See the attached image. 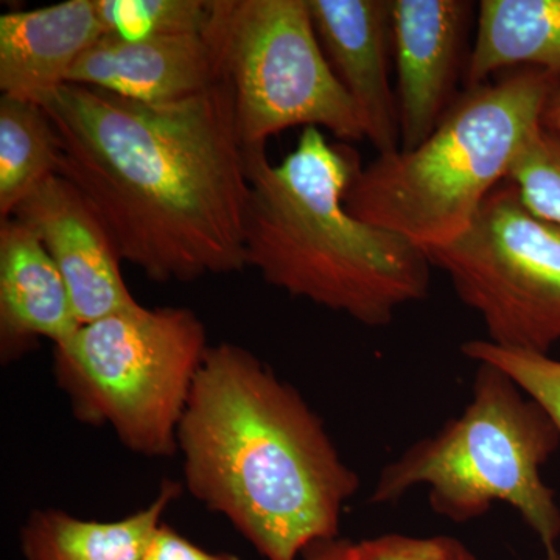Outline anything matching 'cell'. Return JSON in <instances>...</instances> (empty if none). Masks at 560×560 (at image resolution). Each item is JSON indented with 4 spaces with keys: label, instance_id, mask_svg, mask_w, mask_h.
Listing matches in <instances>:
<instances>
[{
    "label": "cell",
    "instance_id": "19",
    "mask_svg": "<svg viewBox=\"0 0 560 560\" xmlns=\"http://www.w3.org/2000/svg\"><path fill=\"white\" fill-rule=\"evenodd\" d=\"M467 359L499 368L547 412L560 434V361L548 353L500 348L488 340H471L460 346Z\"/></svg>",
    "mask_w": 560,
    "mask_h": 560
},
{
    "label": "cell",
    "instance_id": "3",
    "mask_svg": "<svg viewBox=\"0 0 560 560\" xmlns=\"http://www.w3.org/2000/svg\"><path fill=\"white\" fill-rule=\"evenodd\" d=\"M245 158L246 267L265 282L368 327L388 326L399 308L429 294V256L346 209L361 167L350 147L308 127L278 165L267 147H245Z\"/></svg>",
    "mask_w": 560,
    "mask_h": 560
},
{
    "label": "cell",
    "instance_id": "4",
    "mask_svg": "<svg viewBox=\"0 0 560 560\" xmlns=\"http://www.w3.org/2000/svg\"><path fill=\"white\" fill-rule=\"evenodd\" d=\"M556 80L545 70L521 68L467 90L425 142L360 167L346 209L427 256L451 245L540 131Z\"/></svg>",
    "mask_w": 560,
    "mask_h": 560
},
{
    "label": "cell",
    "instance_id": "6",
    "mask_svg": "<svg viewBox=\"0 0 560 560\" xmlns=\"http://www.w3.org/2000/svg\"><path fill=\"white\" fill-rule=\"evenodd\" d=\"M208 349L190 308L138 304L81 324L55 346V381L81 423L110 427L136 455L171 458Z\"/></svg>",
    "mask_w": 560,
    "mask_h": 560
},
{
    "label": "cell",
    "instance_id": "14",
    "mask_svg": "<svg viewBox=\"0 0 560 560\" xmlns=\"http://www.w3.org/2000/svg\"><path fill=\"white\" fill-rule=\"evenodd\" d=\"M0 359L31 352L39 338L62 345L80 329L68 285L43 243L13 217L0 220Z\"/></svg>",
    "mask_w": 560,
    "mask_h": 560
},
{
    "label": "cell",
    "instance_id": "12",
    "mask_svg": "<svg viewBox=\"0 0 560 560\" xmlns=\"http://www.w3.org/2000/svg\"><path fill=\"white\" fill-rule=\"evenodd\" d=\"M220 80L215 51L201 33L127 39L106 32L70 70L68 83L167 105L195 97Z\"/></svg>",
    "mask_w": 560,
    "mask_h": 560
},
{
    "label": "cell",
    "instance_id": "23",
    "mask_svg": "<svg viewBox=\"0 0 560 560\" xmlns=\"http://www.w3.org/2000/svg\"><path fill=\"white\" fill-rule=\"evenodd\" d=\"M353 544L348 539L319 541L304 552L305 560H352Z\"/></svg>",
    "mask_w": 560,
    "mask_h": 560
},
{
    "label": "cell",
    "instance_id": "9",
    "mask_svg": "<svg viewBox=\"0 0 560 560\" xmlns=\"http://www.w3.org/2000/svg\"><path fill=\"white\" fill-rule=\"evenodd\" d=\"M11 217L28 228L49 253L65 278L80 324L139 304L125 283L120 257L102 221L68 179L49 176Z\"/></svg>",
    "mask_w": 560,
    "mask_h": 560
},
{
    "label": "cell",
    "instance_id": "17",
    "mask_svg": "<svg viewBox=\"0 0 560 560\" xmlns=\"http://www.w3.org/2000/svg\"><path fill=\"white\" fill-rule=\"evenodd\" d=\"M60 149L38 103L0 97V217L9 220L35 187L57 175Z\"/></svg>",
    "mask_w": 560,
    "mask_h": 560
},
{
    "label": "cell",
    "instance_id": "18",
    "mask_svg": "<svg viewBox=\"0 0 560 560\" xmlns=\"http://www.w3.org/2000/svg\"><path fill=\"white\" fill-rule=\"evenodd\" d=\"M106 32L138 39L208 31L215 0H95Z\"/></svg>",
    "mask_w": 560,
    "mask_h": 560
},
{
    "label": "cell",
    "instance_id": "2",
    "mask_svg": "<svg viewBox=\"0 0 560 560\" xmlns=\"http://www.w3.org/2000/svg\"><path fill=\"white\" fill-rule=\"evenodd\" d=\"M176 441L190 495L267 560L338 539L360 489L304 397L232 342L209 346Z\"/></svg>",
    "mask_w": 560,
    "mask_h": 560
},
{
    "label": "cell",
    "instance_id": "22",
    "mask_svg": "<svg viewBox=\"0 0 560 560\" xmlns=\"http://www.w3.org/2000/svg\"><path fill=\"white\" fill-rule=\"evenodd\" d=\"M145 560H241L234 555H213L162 523L151 540Z\"/></svg>",
    "mask_w": 560,
    "mask_h": 560
},
{
    "label": "cell",
    "instance_id": "24",
    "mask_svg": "<svg viewBox=\"0 0 560 560\" xmlns=\"http://www.w3.org/2000/svg\"><path fill=\"white\" fill-rule=\"evenodd\" d=\"M540 121L541 128L560 136V79L556 80L555 86L548 95Z\"/></svg>",
    "mask_w": 560,
    "mask_h": 560
},
{
    "label": "cell",
    "instance_id": "10",
    "mask_svg": "<svg viewBox=\"0 0 560 560\" xmlns=\"http://www.w3.org/2000/svg\"><path fill=\"white\" fill-rule=\"evenodd\" d=\"M471 11L466 0H393L400 150L425 142L455 105Z\"/></svg>",
    "mask_w": 560,
    "mask_h": 560
},
{
    "label": "cell",
    "instance_id": "21",
    "mask_svg": "<svg viewBox=\"0 0 560 560\" xmlns=\"http://www.w3.org/2000/svg\"><path fill=\"white\" fill-rule=\"evenodd\" d=\"M352 560H478L458 539L383 534L353 544Z\"/></svg>",
    "mask_w": 560,
    "mask_h": 560
},
{
    "label": "cell",
    "instance_id": "1",
    "mask_svg": "<svg viewBox=\"0 0 560 560\" xmlns=\"http://www.w3.org/2000/svg\"><path fill=\"white\" fill-rule=\"evenodd\" d=\"M40 106L57 132V175L90 202L121 261L156 283L248 268L250 186L223 75L167 105L68 83Z\"/></svg>",
    "mask_w": 560,
    "mask_h": 560
},
{
    "label": "cell",
    "instance_id": "11",
    "mask_svg": "<svg viewBox=\"0 0 560 560\" xmlns=\"http://www.w3.org/2000/svg\"><path fill=\"white\" fill-rule=\"evenodd\" d=\"M313 25L335 77L359 113L364 138L378 154L400 150L397 95L389 84L393 0H307Z\"/></svg>",
    "mask_w": 560,
    "mask_h": 560
},
{
    "label": "cell",
    "instance_id": "5",
    "mask_svg": "<svg viewBox=\"0 0 560 560\" xmlns=\"http://www.w3.org/2000/svg\"><path fill=\"white\" fill-rule=\"evenodd\" d=\"M559 444L547 412L499 368L478 363L463 415L388 464L370 501L396 503L425 486L431 510L455 523L475 521L493 503H506L539 536L547 560H560V510L540 475Z\"/></svg>",
    "mask_w": 560,
    "mask_h": 560
},
{
    "label": "cell",
    "instance_id": "7",
    "mask_svg": "<svg viewBox=\"0 0 560 560\" xmlns=\"http://www.w3.org/2000/svg\"><path fill=\"white\" fill-rule=\"evenodd\" d=\"M205 36L234 95L243 145L267 147L291 127L366 139L320 49L307 0H215Z\"/></svg>",
    "mask_w": 560,
    "mask_h": 560
},
{
    "label": "cell",
    "instance_id": "13",
    "mask_svg": "<svg viewBox=\"0 0 560 560\" xmlns=\"http://www.w3.org/2000/svg\"><path fill=\"white\" fill-rule=\"evenodd\" d=\"M106 33L95 0H66L0 16V91L43 105Z\"/></svg>",
    "mask_w": 560,
    "mask_h": 560
},
{
    "label": "cell",
    "instance_id": "15",
    "mask_svg": "<svg viewBox=\"0 0 560 560\" xmlns=\"http://www.w3.org/2000/svg\"><path fill=\"white\" fill-rule=\"evenodd\" d=\"M178 482H162L145 510L114 522L83 521L68 512L35 510L21 529L25 560H145L165 510L178 499Z\"/></svg>",
    "mask_w": 560,
    "mask_h": 560
},
{
    "label": "cell",
    "instance_id": "20",
    "mask_svg": "<svg viewBox=\"0 0 560 560\" xmlns=\"http://www.w3.org/2000/svg\"><path fill=\"white\" fill-rule=\"evenodd\" d=\"M511 183L534 212L560 224V136L540 128L512 165Z\"/></svg>",
    "mask_w": 560,
    "mask_h": 560
},
{
    "label": "cell",
    "instance_id": "16",
    "mask_svg": "<svg viewBox=\"0 0 560 560\" xmlns=\"http://www.w3.org/2000/svg\"><path fill=\"white\" fill-rule=\"evenodd\" d=\"M534 68L560 79V0H482L467 57V90L500 70Z\"/></svg>",
    "mask_w": 560,
    "mask_h": 560
},
{
    "label": "cell",
    "instance_id": "8",
    "mask_svg": "<svg viewBox=\"0 0 560 560\" xmlns=\"http://www.w3.org/2000/svg\"><path fill=\"white\" fill-rule=\"evenodd\" d=\"M429 259L481 316L492 345L548 353L560 341V224L534 212L510 179Z\"/></svg>",
    "mask_w": 560,
    "mask_h": 560
}]
</instances>
